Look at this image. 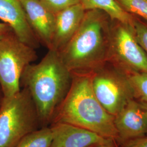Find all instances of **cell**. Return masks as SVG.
<instances>
[{"label":"cell","instance_id":"3957f363","mask_svg":"<svg viewBox=\"0 0 147 147\" xmlns=\"http://www.w3.org/2000/svg\"><path fill=\"white\" fill-rule=\"evenodd\" d=\"M111 20L103 11H86L78 31L58 52L71 73L92 72L107 62Z\"/></svg>","mask_w":147,"mask_h":147},{"label":"cell","instance_id":"52a82bcc","mask_svg":"<svg viewBox=\"0 0 147 147\" xmlns=\"http://www.w3.org/2000/svg\"><path fill=\"white\" fill-rule=\"evenodd\" d=\"M107 62L125 73H147V56L137 41L132 26L111 20Z\"/></svg>","mask_w":147,"mask_h":147},{"label":"cell","instance_id":"9a60e30c","mask_svg":"<svg viewBox=\"0 0 147 147\" xmlns=\"http://www.w3.org/2000/svg\"><path fill=\"white\" fill-rule=\"evenodd\" d=\"M125 73L133 89L135 99L147 103V73L138 72Z\"/></svg>","mask_w":147,"mask_h":147},{"label":"cell","instance_id":"ffe728a7","mask_svg":"<svg viewBox=\"0 0 147 147\" xmlns=\"http://www.w3.org/2000/svg\"><path fill=\"white\" fill-rule=\"evenodd\" d=\"M12 31L8 25L4 22H0V40Z\"/></svg>","mask_w":147,"mask_h":147},{"label":"cell","instance_id":"9c48e42d","mask_svg":"<svg viewBox=\"0 0 147 147\" xmlns=\"http://www.w3.org/2000/svg\"><path fill=\"white\" fill-rule=\"evenodd\" d=\"M27 21L40 44L51 47L55 14L49 11L39 0H20Z\"/></svg>","mask_w":147,"mask_h":147},{"label":"cell","instance_id":"8992f818","mask_svg":"<svg viewBox=\"0 0 147 147\" xmlns=\"http://www.w3.org/2000/svg\"><path fill=\"white\" fill-rule=\"evenodd\" d=\"M92 87L100 104L114 117L135 99L126 74L109 62L92 71Z\"/></svg>","mask_w":147,"mask_h":147},{"label":"cell","instance_id":"cb8c5ba5","mask_svg":"<svg viewBox=\"0 0 147 147\" xmlns=\"http://www.w3.org/2000/svg\"><path fill=\"white\" fill-rule=\"evenodd\" d=\"M117 147H120L118 144H117Z\"/></svg>","mask_w":147,"mask_h":147},{"label":"cell","instance_id":"7c38bea8","mask_svg":"<svg viewBox=\"0 0 147 147\" xmlns=\"http://www.w3.org/2000/svg\"><path fill=\"white\" fill-rule=\"evenodd\" d=\"M0 19L22 42L35 49L39 47L40 42L27 21L20 0H0Z\"/></svg>","mask_w":147,"mask_h":147},{"label":"cell","instance_id":"7402d4cb","mask_svg":"<svg viewBox=\"0 0 147 147\" xmlns=\"http://www.w3.org/2000/svg\"><path fill=\"white\" fill-rule=\"evenodd\" d=\"M138 101L139 102V104H140V105L141 109L144 111V113H145V115H146V116L147 118V103L142 102V101Z\"/></svg>","mask_w":147,"mask_h":147},{"label":"cell","instance_id":"e0dca14e","mask_svg":"<svg viewBox=\"0 0 147 147\" xmlns=\"http://www.w3.org/2000/svg\"><path fill=\"white\" fill-rule=\"evenodd\" d=\"M133 27L137 41L147 56V22L134 16Z\"/></svg>","mask_w":147,"mask_h":147},{"label":"cell","instance_id":"4fadbf2b","mask_svg":"<svg viewBox=\"0 0 147 147\" xmlns=\"http://www.w3.org/2000/svg\"><path fill=\"white\" fill-rule=\"evenodd\" d=\"M86 11L98 9L105 12L112 20L133 26L134 16L124 11L116 0H79Z\"/></svg>","mask_w":147,"mask_h":147},{"label":"cell","instance_id":"d6986e66","mask_svg":"<svg viewBox=\"0 0 147 147\" xmlns=\"http://www.w3.org/2000/svg\"><path fill=\"white\" fill-rule=\"evenodd\" d=\"M117 143L120 147H147V136Z\"/></svg>","mask_w":147,"mask_h":147},{"label":"cell","instance_id":"8fae6325","mask_svg":"<svg viewBox=\"0 0 147 147\" xmlns=\"http://www.w3.org/2000/svg\"><path fill=\"white\" fill-rule=\"evenodd\" d=\"M86 10L79 3L55 14V22L51 47L49 50L60 51L79 29Z\"/></svg>","mask_w":147,"mask_h":147},{"label":"cell","instance_id":"30bf717a","mask_svg":"<svg viewBox=\"0 0 147 147\" xmlns=\"http://www.w3.org/2000/svg\"><path fill=\"white\" fill-rule=\"evenodd\" d=\"M49 126L53 132L49 147H92L109 140L94 132L67 123H53Z\"/></svg>","mask_w":147,"mask_h":147},{"label":"cell","instance_id":"603a6c76","mask_svg":"<svg viewBox=\"0 0 147 147\" xmlns=\"http://www.w3.org/2000/svg\"><path fill=\"white\" fill-rule=\"evenodd\" d=\"M3 95L2 92V90H1V87H0V105H1V102H2V99H3Z\"/></svg>","mask_w":147,"mask_h":147},{"label":"cell","instance_id":"7a4b0ae2","mask_svg":"<svg viewBox=\"0 0 147 147\" xmlns=\"http://www.w3.org/2000/svg\"><path fill=\"white\" fill-rule=\"evenodd\" d=\"M92 72L72 73L70 88L55 111L50 125L69 124L116 141L118 134L115 117L96 98L92 87Z\"/></svg>","mask_w":147,"mask_h":147},{"label":"cell","instance_id":"44dd1931","mask_svg":"<svg viewBox=\"0 0 147 147\" xmlns=\"http://www.w3.org/2000/svg\"><path fill=\"white\" fill-rule=\"evenodd\" d=\"M92 147H117V143L115 140L109 139L106 142Z\"/></svg>","mask_w":147,"mask_h":147},{"label":"cell","instance_id":"2e32d148","mask_svg":"<svg viewBox=\"0 0 147 147\" xmlns=\"http://www.w3.org/2000/svg\"><path fill=\"white\" fill-rule=\"evenodd\" d=\"M126 13L147 22V0H116Z\"/></svg>","mask_w":147,"mask_h":147},{"label":"cell","instance_id":"6da1fadb","mask_svg":"<svg viewBox=\"0 0 147 147\" xmlns=\"http://www.w3.org/2000/svg\"><path fill=\"white\" fill-rule=\"evenodd\" d=\"M71 81L72 73L59 53L51 49L39 63H32L23 71L20 86L26 88L31 95L42 127L50 126Z\"/></svg>","mask_w":147,"mask_h":147},{"label":"cell","instance_id":"ac0fdd59","mask_svg":"<svg viewBox=\"0 0 147 147\" xmlns=\"http://www.w3.org/2000/svg\"><path fill=\"white\" fill-rule=\"evenodd\" d=\"M46 8L54 14L79 3V0H39Z\"/></svg>","mask_w":147,"mask_h":147},{"label":"cell","instance_id":"277c9868","mask_svg":"<svg viewBox=\"0 0 147 147\" xmlns=\"http://www.w3.org/2000/svg\"><path fill=\"white\" fill-rule=\"evenodd\" d=\"M42 127L36 105L22 88L0 105V147H15L28 134Z\"/></svg>","mask_w":147,"mask_h":147},{"label":"cell","instance_id":"5bb4252c","mask_svg":"<svg viewBox=\"0 0 147 147\" xmlns=\"http://www.w3.org/2000/svg\"><path fill=\"white\" fill-rule=\"evenodd\" d=\"M52 138L51 127H42L24 137L15 147H49Z\"/></svg>","mask_w":147,"mask_h":147},{"label":"cell","instance_id":"ba28073f","mask_svg":"<svg viewBox=\"0 0 147 147\" xmlns=\"http://www.w3.org/2000/svg\"><path fill=\"white\" fill-rule=\"evenodd\" d=\"M117 143L147 136V118L139 102L134 99L115 117Z\"/></svg>","mask_w":147,"mask_h":147},{"label":"cell","instance_id":"5b68a950","mask_svg":"<svg viewBox=\"0 0 147 147\" xmlns=\"http://www.w3.org/2000/svg\"><path fill=\"white\" fill-rule=\"evenodd\" d=\"M37 57L36 49L22 42L13 31L0 40V87L3 97L21 90L22 73Z\"/></svg>","mask_w":147,"mask_h":147}]
</instances>
